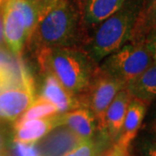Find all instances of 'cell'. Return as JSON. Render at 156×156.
I'll list each match as a JSON object with an SVG mask.
<instances>
[{
  "label": "cell",
  "instance_id": "7a4b0ae2",
  "mask_svg": "<svg viewBox=\"0 0 156 156\" xmlns=\"http://www.w3.org/2000/svg\"><path fill=\"white\" fill-rule=\"evenodd\" d=\"M37 62L44 74L53 75L74 95L81 97L89 89L98 68L88 52L76 46L37 50Z\"/></svg>",
  "mask_w": 156,
  "mask_h": 156
},
{
  "label": "cell",
  "instance_id": "6da1fadb",
  "mask_svg": "<svg viewBox=\"0 0 156 156\" xmlns=\"http://www.w3.org/2000/svg\"><path fill=\"white\" fill-rule=\"evenodd\" d=\"M80 25V12L70 0H39L37 23L28 43L36 50L76 46Z\"/></svg>",
  "mask_w": 156,
  "mask_h": 156
},
{
  "label": "cell",
  "instance_id": "d6986e66",
  "mask_svg": "<svg viewBox=\"0 0 156 156\" xmlns=\"http://www.w3.org/2000/svg\"><path fill=\"white\" fill-rule=\"evenodd\" d=\"M108 140L109 138L105 135H101L99 140H85L64 156H99Z\"/></svg>",
  "mask_w": 156,
  "mask_h": 156
},
{
  "label": "cell",
  "instance_id": "484cf974",
  "mask_svg": "<svg viewBox=\"0 0 156 156\" xmlns=\"http://www.w3.org/2000/svg\"><path fill=\"white\" fill-rule=\"evenodd\" d=\"M3 6L0 5V46L5 42L4 37V17H3Z\"/></svg>",
  "mask_w": 156,
  "mask_h": 156
},
{
  "label": "cell",
  "instance_id": "52a82bcc",
  "mask_svg": "<svg viewBox=\"0 0 156 156\" xmlns=\"http://www.w3.org/2000/svg\"><path fill=\"white\" fill-rule=\"evenodd\" d=\"M4 37L15 56H21L23 46L26 41L25 23L22 12L9 1L3 6Z\"/></svg>",
  "mask_w": 156,
  "mask_h": 156
},
{
  "label": "cell",
  "instance_id": "cb8c5ba5",
  "mask_svg": "<svg viewBox=\"0 0 156 156\" xmlns=\"http://www.w3.org/2000/svg\"><path fill=\"white\" fill-rule=\"evenodd\" d=\"M106 156H130L128 148H124L120 145L115 143L111 149L107 152Z\"/></svg>",
  "mask_w": 156,
  "mask_h": 156
},
{
  "label": "cell",
  "instance_id": "5b68a950",
  "mask_svg": "<svg viewBox=\"0 0 156 156\" xmlns=\"http://www.w3.org/2000/svg\"><path fill=\"white\" fill-rule=\"evenodd\" d=\"M124 88H126V85L122 82L98 68L89 84V89L80 97L83 107L89 108L95 117L97 128L102 135L108 136L105 123L107 109L117 93Z\"/></svg>",
  "mask_w": 156,
  "mask_h": 156
},
{
  "label": "cell",
  "instance_id": "d4e9b609",
  "mask_svg": "<svg viewBox=\"0 0 156 156\" xmlns=\"http://www.w3.org/2000/svg\"><path fill=\"white\" fill-rule=\"evenodd\" d=\"M0 156H7L6 141L5 139V135L2 133L1 129H0Z\"/></svg>",
  "mask_w": 156,
  "mask_h": 156
},
{
  "label": "cell",
  "instance_id": "ba28073f",
  "mask_svg": "<svg viewBox=\"0 0 156 156\" xmlns=\"http://www.w3.org/2000/svg\"><path fill=\"white\" fill-rule=\"evenodd\" d=\"M35 90L11 88L0 93V119L16 121L35 100Z\"/></svg>",
  "mask_w": 156,
  "mask_h": 156
},
{
  "label": "cell",
  "instance_id": "44dd1931",
  "mask_svg": "<svg viewBox=\"0 0 156 156\" xmlns=\"http://www.w3.org/2000/svg\"><path fill=\"white\" fill-rule=\"evenodd\" d=\"M143 42L147 50L149 51L151 56L153 57L154 61L156 62V28L146 35Z\"/></svg>",
  "mask_w": 156,
  "mask_h": 156
},
{
  "label": "cell",
  "instance_id": "9c48e42d",
  "mask_svg": "<svg viewBox=\"0 0 156 156\" xmlns=\"http://www.w3.org/2000/svg\"><path fill=\"white\" fill-rule=\"evenodd\" d=\"M126 2L127 0H81V24L84 28L93 30L119 11Z\"/></svg>",
  "mask_w": 156,
  "mask_h": 156
},
{
  "label": "cell",
  "instance_id": "8992f818",
  "mask_svg": "<svg viewBox=\"0 0 156 156\" xmlns=\"http://www.w3.org/2000/svg\"><path fill=\"white\" fill-rule=\"evenodd\" d=\"M83 141L72 129L59 125L42 137L36 146L39 156H64Z\"/></svg>",
  "mask_w": 156,
  "mask_h": 156
},
{
  "label": "cell",
  "instance_id": "7c38bea8",
  "mask_svg": "<svg viewBox=\"0 0 156 156\" xmlns=\"http://www.w3.org/2000/svg\"><path fill=\"white\" fill-rule=\"evenodd\" d=\"M56 126H59L58 115L40 120L15 122L13 140L23 143H35Z\"/></svg>",
  "mask_w": 156,
  "mask_h": 156
},
{
  "label": "cell",
  "instance_id": "603a6c76",
  "mask_svg": "<svg viewBox=\"0 0 156 156\" xmlns=\"http://www.w3.org/2000/svg\"><path fill=\"white\" fill-rule=\"evenodd\" d=\"M13 55L14 54L11 55L8 50H6L2 46H0V69H5L10 64Z\"/></svg>",
  "mask_w": 156,
  "mask_h": 156
},
{
  "label": "cell",
  "instance_id": "5bb4252c",
  "mask_svg": "<svg viewBox=\"0 0 156 156\" xmlns=\"http://www.w3.org/2000/svg\"><path fill=\"white\" fill-rule=\"evenodd\" d=\"M59 125H65L84 140L94 136L95 120L88 108H78L58 115Z\"/></svg>",
  "mask_w": 156,
  "mask_h": 156
},
{
  "label": "cell",
  "instance_id": "4316f807",
  "mask_svg": "<svg viewBox=\"0 0 156 156\" xmlns=\"http://www.w3.org/2000/svg\"><path fill=\"white\" fill-rule=\"evenodd\" d=\"M6 1H8V0H0V5L4 6V5L6 3Z\"/></svg>",
  "mask_w": 156,
  "mask_h": 156
},
{
  "label": "cell",
  "instance_id": "ffe728a7",
  "mask_svg": "<svg viewBox=\"0 0 156 156\" xmlns=\"http://www.w3.org/2000/svg\"><path fill=\"white\" fill-rule=\"evenodd\" d=\"M9 156H39V153L36 146V142L23 143L14 141L11 154H9Z\"/></svg>",
  "mask_w": 156,
  "mask_h": 156
},
{
  "label": "cell",
  "instance_id": "4fadbf2b",
  "mask_svg": "<svg viewBox=\"0 0 156 156\" xmlns=\"http://www.w3.org/2000/svg\"><path fill=\"white\" fill-rule=\"evenodd\" d=\"M132 95L127 88L120 90L108 106L105 115L106 133L111 141H116L122 128Z\"/></svg>",
  "mask_w": 156,
  "mask_h": 156
},
{
  "label": "cell",
  "instance_id": "9a60e30c",
  "mask_svg": "<svg viewBox=\"0 0 156 156\" xmlns=\"http://www.w3.org/2000/svg\"><path fill=\"white\" fill-rule=\"evenodd\" d=\"M131 95L146 102L156 99V62L127 85Z\"/></svg>",
  "mask_w": 156,
  "mask_h": 156
},
{
  "label": "cell",
  "instance_id": "2e32d148",
  "mask_svg": "<svg viewBox=\"0 0 156 156\" xmlns=\"http://www.w3.org/2000/svg\"><path fill=\"white\" fill-rule=\"evenodd\" d=\"M156 28V0H151L145 10L140 11L129 41H143L146 35Z\"/></svg>",
  "mask_w": 156,
  "mask_h": 156
},
{
  "label": "cell",
  "instance_id": "277c9868",
  "mask_svg": "<svg viewBox=\"0 0 156 156\" xmlns=\"http://www.w3.org/2000/svg\"><path fill=\"white\" fill-rule=\"evenodd\" d=\"M143 41L125 44L107 56L101 69L128 85L154 62Z\"/></svg>",
  "mask_w": 156,
  "mask_h": 156
},
{
  "label": "cell",
  "instance_id": "ac0fdd59",
  "mask_svg": "<svg viewBox=\"0 0 156 156\" xmlns=\"http://www.w3.org/2000/svg\"><path fill=\"white\" fill-rule=\"evenodd\" d=\"M11 5L22 12L26 30V41L30 38L37 23L39 0H8Z\"/></svg>",
  "mask_w": 156,
  "mask_h": 156
},
{
  "label": "cell",
  "instance_id": "7402d4cb",
  "mask_svg": "<svg viewBox=\"0 0 156 156\" xmlns=\"http://www.w3.org/2000/svg\"><path fill=\"white\" fill-rule=\"evenodd\" d=\"M141 152L144 156H156V141L145 140L141 146Z\"/></svg>",
  "mask_w": 156,
  "mask_h": 156
},
{
  "label": "cell",
  "instance_id": "3957f363",
  "mask_svg": "<svg viewBox=\"0 0 156 156\" xmlns=\"http://www.w3.org/2000/svg\"><path fill=\"white\" fill-rule=\"evenodd\" d=\"M138 5L126 2L109 17L99 23L87 43V52L95 63L119 50L130 40L139 15Z\"/></svg>",
  "mask_w": 156,
  "mask_h": 156
},
{
  "label": "cell",
  "instance_id": "30bf717a",
  "mask_svg": "<svg viewBox=\"0 0 156 156\" xmlns=\"http://www.w3.org/2000/svg\"><path fill=\"white\" fill-rule=\"evenodd\" d=\"M45 75L41 96L52 102L57 108L58 113L63 114L78 108H83L78 96L69 92L53 75L49 73Z\"/></svg>",
  "mask_w": 156,
  "mask_h": 156
},
{
  "label": "cell",
  "instance_id": "8fae6325",
  "mask_svg": "<svg viewBox=\"0 0 156 156\" xmlns=\"http://www.w3.org/2000/svg\"><path fill=\"white\" fill-rule=\"evenodd\" d=\"M147 104L148 103L144 101L132 97L128 104L122 128L118 139L115 141L116 144L128 149L131 142L137 135L141 123L143 122Z\"/></svg>",
  "mask_w": 156,
  "mask_h": 156
},
{
  "label": "cell",
  "instance_id": "e0dca14e",
  "mask_svg": "<svg viewBox=\"0 0 156 156\" xmlns=\"http://www.w3.org/2000/svg\"><path fill=\"white\" fill-rule=\"evenodd\" d=\"M57 113L58 110L52 102L44 98L43 96H39L37 99L33 101V102L29 106L28 108L15 122H21L38 118L55 116L57 115Z\"/></svg>",
  "mask_w": 156,
  "mask_h": 156
}]
</instances>
